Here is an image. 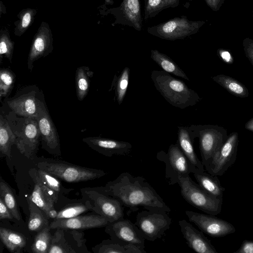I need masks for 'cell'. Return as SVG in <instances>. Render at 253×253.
I'll use <instances>...</instances> for the list:
<instances>
[{
	"label": "cell",
	"instance_id": "obj_1",
	"mask_svg": "<svg viewBox=\"0 0 253 253\" xmlns=\"http://www.w3.org/2000/svg\"><path fill=\"white\" fill-rule=\"evenodd\" d=\"M103 193L117 199L129 212L137 211L139 207L150 211L171 210L155 189L142 176H134L128 172L121 173L104 186L96 187Z\"/></svg>",
	"mask_w": 253,
	"mask_h": 253
},
{
	"label": "cell",
	"instance_id": "obj_2",
	"mask_svg": "<svg viewBox=\"0 0 253 253\" xmlns=\"http://www.w3.org/2000/svg\"><path fill=\"white\" fill-rule=\"evenodd\" d=\"M151 78L156 89L171 105L183 109L193 106L202 98L182 80L163 70H153Z\"/></svg>",
	"mask_w": 253,
	"mask_h": 253
},
{
	"label": "cell",
	"instance_id": "obj_3",
	"mask_svg": "<svg viewBox=\"0 0 253 253\" xmlns=\"http://www.w3.org/2000/svg\"><path fill=\"white\" fill-rule=\"evenodd\" d=\"M16 137L15 145L21 154L28 159H36L41 141L36 117H24L10 112L5 117Z\"/></svg>",
	"mask_w": 253,
	"mask_h": 253
},
{
	"label": "cell",
	"instance_id": "obj_4",
	"mask_svg": "<svg viewBox=\"0 0 253 253\" xmlns=\"http://www.w3.org/2000/svg\"><path fill=\"white\" fill-rule=\"evenodd\" d=\"M37 168L44 170L60 180L68 183H77L100 178L106 175L101 169L88 168L68 162L51 159H41Z\"/></svg>",
	"mask_w": 253,
	"mask_h": 253
},
{
	"label": "cell",
	"instance_id": "obj_5",
	"mask_svg": "<svg viewBox=\"0 0 253 253\" xmlns=\"http://www.w3.org/2000/svg\"><path fill=\"white\" fill-rule=\"evenodd\" d=\"M188 128L194 140L199 138L202 162L206 171L213 157L226 140L227 130L215 125H192Z\"/></svg>",
	"mask_w": 253,
	"mask_h": 253
},
{
	"label": "cell",
	"instance_id": "obj_6",
	"mask_svg": "<svg viewBox=\"0 0 253 253\" xmlns=\"http://www.w3.org/2000/svg\"><path fill=\"white\" fill-rule=\"evenodd\" d=\"M177 184L183 198L192 206L214 215L221 211L222 199L210 194L194 182L189 175L180 176Z\"/></svg>",
	"mask_w": 253,
	"mask_h": 253
},
{
	"label": "cell",
	"instance_id": "obj_7",
	"mask_svg": "<svg viewBox=\"0 0 253 253\" xmlns=\"http://www.w3.org/2000/svg\"><path fill=\"white\" fill-rule=\"evenodd\" d=\"M204 21H193L185 16L177 17L148 27L147 32L162 39L174 41L183 39L197 33L205 24Z\"/></svg>",
	"mask_w": 253,
	"mask_h": 253
},
{
	"label": "cell",
	"instance_id": "obj_8",
	"mask_svg": "<svg viewBox=\"0 0 253 253\" xmlns=\"http://www.w3.org/2000/svg\"><path fill=\"white\" fill-rule=\"evenodd\" d=\"M156 158L166 165L165 177L169 185L178 183L180 176L198 172L177 143L171 144L167 153L163 150L158 152Z\"/></svg>",
	"mask_w": 253,
	"mask_h": 253
},
{
	"label": "cell",
	"instance_id": "obj_9",
	"mask_svg": "<svg viewBox=\"0 0 253 253\" xmlns=\"http://www.w3.org/2000/svg\"><path fill=\"white\" fill-rule=\"evenodd\" d=\"M83 199L88 200L92 211L105 217L109 222L124 217V206L116 198L99 191L97 187H86L81 190Z\"/></svg>",
	"mask_w": 253,
	"mask_h": 253
},
{
	"label": "cell",
	"instance_id": "obj_10",
	"mask_svg": "<svg viewBox=\"0 0 253 253\" xmlns=\"http://www.w3.org/2000/svg\"><path fill=\"white\" fill-rule=\"evenodd\" d=\"M44 101L42 90L36 84L26 86L6 100L8 107L16 115L24 117H36Z\"/></svg>",
	"mask_w": 253,
	"mask_h": 253
},
{
	"label": "cell",
	"instance_id": "obj_11",
	"mask_svg": "<svg viewBox=\"0 0 253 253\" xmlns=\"http://www.w3.org/2000/svg\"><path fill=\"white\" fill-rule=\"evenodd\" d=\"M162 211L144 210L137 213L134 224L145 240L160 239L171 225L172 219Z\"/></svg>",
	"mask_w": 253,
	"mask_h": 253
},
{
	"label": "cell",
	"instance_id": "obj_12",
	"mask_svg": "<svg viewBox=\"0 0 253 253\" xmlns=\"http://www.w3.org/2000/svg\"><path fill=\"white\" fill-rule=\"evenodd\" d=\"M83 232L78 230L56 229L52 236L48 253H89Z\"/></svg>",
	"mask_w": 253,
	"mask_h": 253
},
{
	"label": "cell",
	"instance_id": "obj_13",
	"mask_svg": "<svg viewBox=\"0 0 253 253\" xmlns=\"http://www.w3.org/2000/svg\"><path fill=\"white\" fill-rule=\"evenodd\" d=\"M105 231L111 239L123 245L133 244L145 249V238L136 225L124 217L109 222Z\"/></svg>",
	"mask_w": 253,
	"mask_h": 253
},
{
	"label": "cell",
	"instance_id": "obj_14",
	"mask_svg": "<svg viewBox=\"0 0 253 253\" xmlns=\"http://www.w3.org/2000/svg\"><path fill=\"white\" fill-rule=\"evenodd\" d=\"M41 136L42 148L55 156L61 155L60 143L57 129L44 101L36 117Z\"/></svg>",
	"mask_w": 253,
	"mask_h": 253
},
{
	"label": "cell",
	"instance_id": "obj_15",
	"mask_svg": "<svg viewBox=\"0 0 253 253\" xmlns=\"http://www.w3.org/2000/svg\"><path fill=\"white\" fill-rule=\"evenodd\" d=\"M238 143V133L233 132L230 133L213 157L206 171L214 175L222 176L235 163Z\"/></svg>",
	"mask_w": 253,
	"mask_h": 253
},
{
	"label": "cell",
	"instance_id": "obj_16",
	"mask_svg": "<svg viewBox=\"0 0 253 253\" xmlns=\"http://www.w3.org/2000/svg\"><path fill=\"white\" fill-rule=\"evenodd\" d=\"M28 173L34 186L31 194L27 198L42 209L49 218H56L58 211L55 210L54 205L58 202L59 195L42 181L34 168L30 169Z\"/></svg>",
	"mask_w": 253,
	"mask_h": 253
},
{
	"label": "cell",
	"instance_id": "obj_17",
	"mask_svg": "<svg viewBox=\"0 0 253 253\" xmlns=\"http://www.w3.org/2000/svg\"><path fill=\"white\" fill-rule=\"evenodd\" d=\"M189 221L194 223L201 231L214 238L221 237L234 233V225L214 215L204 214L191 211H186Z\"/></svg>",
	"mask_w": 253,
	"mask_h": 253
},
{
	"label": "cell",
	"instance_id": "obj_18",
	"mask_svg": "<svg viewBox=\"0 0 253 253\" xmlns=\"http://www.w3.org/2000/svg\"><path fill=\"white\" fill-rule=\"evenodd\" d=\"M109 222L103 216L94 214L78 215L70 218L53 219L49 224L50 229H67L85 230L105 227Z\"/></svg>",
	"mask_w": 253,
	"mask_h": 253
},
{
	"label": "cell",
	"instance_id": "obj_19",
	"mask_svg": "<svg viewBox=\"0 0 253 253\" xmlns=\"http://www.w3.org/2000/svg\"><path fill=\"white\" fill-rule=\"evenodd\" d=\"M82 140L94 151L109 157L114 155H127L132 149V145L129 142L99 136L87 137Z\"/></svg>",
	"mask_w": 253,
	"mask_h": 253
},
{
	"label": "cell",
	"instance_id": "obj_20",
	"mask_svg": "<svg viewBox=\"0 0 253 253\" xmlns=\"http://www.w3.org/2000/svg\"><path fill=\"white\" fill-rule=\"evenodd\" d=\"M180 231L188 246L198 253H217V252L202 231L195 228L185 219L178 221Z\"/></svg>",
	"mask_w": 253,
	"mask_h": 253
},
{
	"label": "cell",
	"instance_id": "obj_21",
	"mask_svg": "<svg viewBox=\"0 0 253 253\" xmlns=\"http://www.w3.org/2000/svg\"><path fill=\"white\" fill-rule=\"evenodd\" d=\"M188 127L178 126L177 144L198 172L205 171V167L195 151L193 142Z\"/></svg>",
	"mask_w": 253,
	"mask_h": 253
},
{
	"label": "cell",
	"instance_id": "obj_22",
	"mask_svg": "<svg viewBox=\"0 0 253 253\" xmlns=\"http://www.w3.org/2000/svg\"><path fill=\"white\" fill-rule=\"evenodd\" d=\"M119 9L123 24L141 31L142 18L139 0H123Z\"/></svg>",
	"mask_w": 253,
	"mask_h": 253
},
{
	"label": "cell",
	"instance_id": "obj_23",
	"mask_svg": "<svg viewBox=\"0 0 253 253\" xmlns=\"http://www.w3.org/2000/svg\"><path fill=\"white\" fill-rule=\"evenodd\" d=\"M198 184L206 191L212 196L223 199V193L225 188L222 186L216 175L206 172H196L193 173Z\"/></svg>",
	"mask_w": 253,
	"mask_h": 253
},
{
	"label": "cell",
	"instance_id": "obj_24",
	"mask_svg": "<svg viewBox=\"0 0 253 253\" xmlns=\"http://www.w3.org/2000/svg\"><path fill=\"white\" fill-rule=\"evenodd\" d=\"M16 137L5 117L0 115V152L1 157L6 156L11 159V151L15 144Z\"/></svg>",
	"mask_w": 253,
	"mask_h": 253
},
{
	"label": "cell",
	"instance_id": "obj_25",
	"mask_svg": "<svg viewBox=\"0 0 253 253\" xmlns=\"http://www.w3.org/2000/svg\"><path fill=\"white\" fill-rule=\"evenodd\" d=\"M30 212L28 227L30 231L38 232L49 225L46 214L35 203L27 198Z\"/></svg>",
	"mask_w": 253,
	"mask_h": 253
},
{
	"label": "cell",
	"instance_id": "obj_26",
	"mask_svg": "<svg viewBox=\"0 0 253 253\" xmlns=\"http://www.w3.org/2000/svg\"><path fill=\"white\" fill-rule=\"evenodd\" d=\"M150 57L164 71L190 81L189 78L177 64L165 54L160 52L157 49H152L151 50Z\"/></svg>",
	"mask_w": 253,
	"mask_h": 253
},
{
	"label": "cell",
	"instance_id": "obj_27",
	"mask_svg": "<svg viewBox=\"0 0 253 253\" xmlns=\"http://www.w3.org/2000/svg\"><path fill=\"white\" fill-rule=\"evenodd\" d=\"M211 79L229 93L237 97L246 98L249 95V92L247 87L232 77L220 74L212 77Z\"/></svg>",
	"mask_w": 253,
	"mask_h": 253
},
{
	"label": "cell",
	"instance_id": "obj_28",
	"mask_svg": "<svg viewBox=\"0 0 253 253\" xmlns=\"http://www.w3.org/2000/svg\"><path fill=\"white\" fill-rule=\"evenodd\" d=\"M93 72L88 67L83 66L78 67L75 74V85L77 98L83 101L88 94L90 79Z\"/></svg>",
	"mask_w": 253,
	"mask_h": 253
},
{
	"label": "cell",
	"instance_id": "obj_29",
	"mask_svg": "<svg viewBox=\"0 0 253 253\" xmlns=\"http://www.w3.org/2000/svg\"><path fill=\"white\" fill-rule=\"evenodd\" d=\"M1 241L11 253H19L25 247L26 241L20 233L4 227H0Z\"/></svg>",
	"mask_w": 253,
	"mask_h": 253
},
{
	"label": "cell",
	"instance_id": "obj_30",
	"mask_svg": "<svg viewBox=\"0 0 253 253\" xmlns=\"http://www.w3.org/2000/svg\"><path fill=\"white\" fill-rule=\"evenodd\" d=\"M88 211H92L91 205L88 200L83 198V201L81 202L70 203L65 206L58 211L55 219L72 218Z\"/></svg>",
	"mask_w": 253,
	"mask_h": 253
},
{
	"label": "cell",
	"instance_id": "obj_31",
	"mask_svg": "<svg viewBox=\"0 0 253 253\" xmlns=\"http://www.w3.org/2000/svg\"><path fill=\"white\" fill-rule=\"evenodd\" d=\"M180 0H147L145 4L144 19L154 17L165 9L175 8L179 4Z\"/></svg>",
	"mask_w": 253,
	"mask_h": 253
},
{
	"label": "cell",
	"instance_id": "obj_32",
	"mask_svg": "<svg viewBox=\"0 0 253 253\" xmlns=\"http://www.w3.org/2000/svg\"><path fill=\"white\" fill-rule=\"evenodd\" d=\"M0 197L5 203L14 218L17 220L20 221L21 216L16 198L10 186L1 177H0Z\"/></svg>",
	"mask_w": 253,
	"mask_h": 253
},
{
	"label": "cell",
	"instance_id": "obj_33",
	"mask_svg": "<svg viewBox=\"0 0 253 253\" xmlns=\"http://www.w3.org/2000/svg\"><path fill=\"white\" fill-rule=\"evenodd\" d=\"M35 171L42 181L49 188L60 195L68 194L73 189L62 186L60 179L42 169L34 168Z\"/></svg>",
	"mask_w": 253,
	"mask_h": 253
},
{
	"label": "cell",
	"instance_id": "obj_34",
	"mask_svg": "<svg viewBox=\"0 0 253 253\" xmlns=\"http://www.w3.org/2000/svg\"><path fill=\"white\" fill-rule=\"evenodd\" d=\"M49 227H47L38 232L31 246L32 252L35 253H48L50 246L52 235Z\"/></svg>",
	"mask_w": 253,
	"mask_h": 253
},
{
	"label": "cell",
	"instance_id": "obj_35",
	"mask_svg": "<svg viewBox=\"0 0 253 253\" xmlns=\"http://www.w3.org/2000/svg\"><path fill=\"white\" fill-rule=\"evenodd\" d=\"M15 75L8 69H1L0 71V97H6L12 90L15 81Z\"/></svg>",
	"mask_w": 253,
	"mask_h": 253
},
{
	"label": "cell",
	"instance_id": "obj_36",
	"mask_svg": "<svg viewBox=\"0 0 253 253\" xmlns=\"http://www.w3.org/2000/svg\"><path fill=\"white\" fill-rule=\"evenodd\" d=\"M130 69L125 67L118 78L115 84V94L117 101L119 105L123 101L129 84Z\"/></svg>",
	"mask_w": 253,
	"mask_h": 253
},
{
	"label": "cell",
	"instance_id": "obj_37",
	"mask_svg": "<svg viewBox=\"0 0 253 253\" xmlns=\"http://www.w3.org/2000/svg\"><path fill=\"white\" fill-rule=\"evenodd\" d=\"M92 250L94 253H126L124 245L111 239L103 240L92 247Z\"/></svg>",
	"mask_w": 253,
	"mask_h": 253
},
{
	"label": "cell",
	"instance_id": "obj_38",
	"mask_svg": "<svg viewBox=\"0 0 253 253\" xmlns=\"http://www.w3.org/2000/svg\"><path fill=\"white\" fill-rule=\"evenodd\" d=\"M245 54L253 67V40L247 38L243 43Z\"/></svg>",
	"mask_w": 253,
	"mask_h": 253
},
{
	"label": "cell",
	"instance_id": "obj_39",
	"mask_svg": "<svg viewBox=\"0 0 253 253\" xmlns=\"http://www.w3.org/2000/svg\"><path fill=\"white\" fill-rule=\"evenodd\" d=\"M13 218V215L2 199L0 197V219H12Z\"/></svg>",
	"mask_w": 253,
	"mask_h": 253
},
{
	"label": "cell",
	"instance_id": "obj_40",
	"mask_svg": "<svg viewBox=\"0 0 253 253\" xmlns=\"http://www.w3.org/2000/svg\"><path fill=\"white\" fill-rule=\"evenodd\" d=\"M234 253H253V241L244 240L239 249Z\"/></svg>",
	"mask_w": 253,
	"mask_h": 253
},
{
	"label": "cell",
	"instance_id": "obj_41",
	"mask_svg": "<svg viewBox=\"0 0 253 253\" xmlns=\"http://www.w3.org/2000/svg\"><path fill=\"white\" fill-rule=\"evenodd\" d=\"M218 54L221 59L225 63L228 64H231L234 62L233 57L230 53L227 50L223 49H219Z\"/></svg>",
	"mask_w": 253,
	"mask_h": 253
},
{
	"label": "cell",
	"instance_id": "obj_42",
	"mask_svg": "<svg viewBox=\"0 0 253 253\" xmlns=\"http://www.w3.org/2000/svg\"><path fill=\"white\" fill-rule=\"evenodd\" d=\"M126 249V253H146L145 249L133 244L124 246Z\"/></svg>",
	"mask_w": 253,
	"mask_h": 253
},
{
	"label": "cell",
	"instance_id": "obj_43",
	"mask_svg": "<svg viewBox=\"0 0 253 253\" xmlns=\"http://www.w3.org/2000/svg\"><path fill=\"white\" fill-rule=\"evenodd\" d=\"M209 6L214 11H217L219 8L221 0H205Z\"/></svg>",
	"mask_w": 253,
	"mask_h": 253
},
{
	"label": "cell",
	"instance_id": "obj_44",
	"mask_svg": "<svg viewBox=\"0 0 253 253\" xmlns=\"http://www.w3.org/2000/svg\"><path fill=\"white\" fill-rule=\"evenodd\" d=\"M31 20V15L29 13H26L23 18L22 26L24 28L28 26Z\"/></svg>",
	"mask_w": 253,
	"mask_h": 253
},
{
	"label": "cell",
	"instance_id": "obj_45",
	"mask_svg": "<svg viewBox=\"0 0 253 253\" xmlns=\"http://www.w3.org/2000/svg\"><path fill=\"white\" fill-rule=\"evenodd\" d=\"M245 127L246 129L253 132V117L245 124Z\"/></svg>",
	"mask_w": 253,
	"mask_h": 253
},
{
	"label": "cell",
	"instance_id": "obj_46",
	"mask_svg": "<svg viewBox=\"0 0 253 253\" xmlns=\"http://www.w3.org/2000/svg\"><path fill=\"white\" fill-rule=\"evenodd\" d=\"M147 0H144V4H145L147 2Z\"/></svg>",
	"mask_w": 253,
	"mask_h": 253
}]
</instances>
